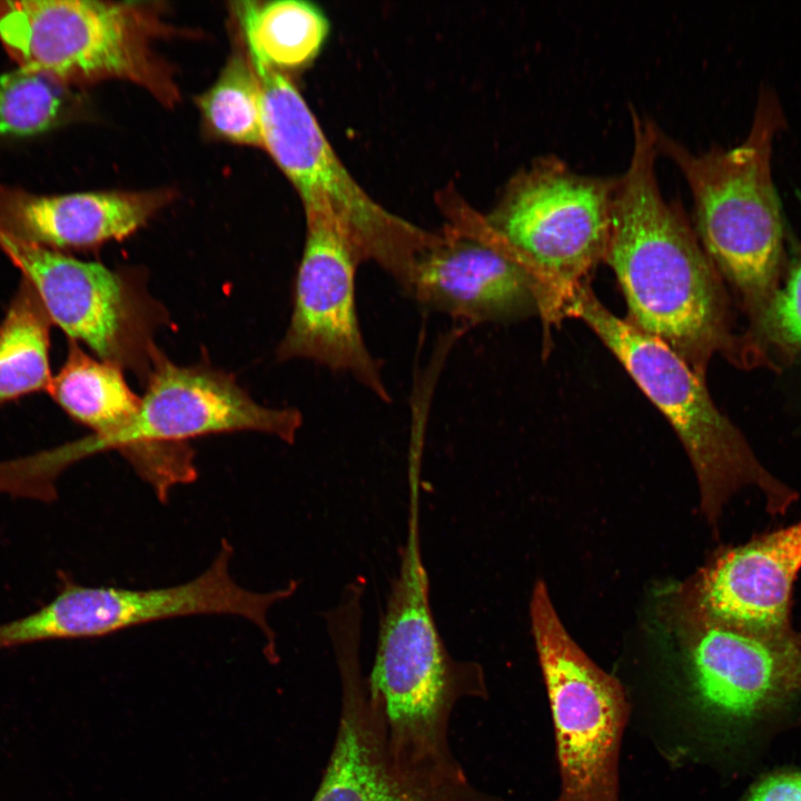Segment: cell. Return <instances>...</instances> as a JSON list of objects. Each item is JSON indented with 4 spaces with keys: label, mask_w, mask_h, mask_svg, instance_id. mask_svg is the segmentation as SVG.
<instances>
[{
    "label": "cell",
    "mask_w": 801,
    "mask_h": 801,
    "mask_svg": "<svg viewBox=\"0 0 801 801\" xmlns=\"http://www.w3.org/2000/svg\"><path fill=\"white\" fill-rule=\"evenodd\" d=\"M633 148L619 177L604 260L620 283L629 323L674 350L704 379L722 354L751 367L743 334L733 333L721 276L655 174L657 126L631 107Z\"/></svg>",
    "instance_id": "1"
},
{
    "label": "cell",
    "mask_w": 801,
    "mask_h": 801,
    "mask_svg": "<svg viewBox=\"0 0 801 801\" xmlns=\"http://www.w3.org/2000/svg\"><path fill=\"white\" fill-rule=\"evenodd\" d=\"M417 513L392 582L367 696L389 765L408 789L432 801H484L451 754L447 724L455 702L486 694L481 666L447 652L433 617Z\"/></svg>",
    "instance_id": "2"
},
{
    "label": "cell",
    "mask_w": 801,
    "mask_h": 801,
    "mask_svg": "<svg viewBox=\"0 0 801 801\" xmlns=\"http://www.w3.org/2000/svg\"><path fill=\"white\" fill-rule=\"evenodd\" d=\"M788 119L778 92L762 85L745 137L735 146L692 152L656 130L692 194L698 238L749 317L748 336L765 318L787 265L785 221L773 178L774 145Z\"/></svg>",
    "instance_id": "3"
},
{
    "label": "cell",
    "mask_w": 801,
    "mask_h": 801,
    "mask_svg": "<svg viewBox=\"0 0 801 801\" xmlns=\"http://www.w3.org/2000/svg\"><path fill=\"white\" fill-rule=\"evenodd\" d=\"M563 316L584 322L665 415L692 464L709 524L716 526L730 500L745 488L759 491L773 516L798 501V492L761 463L719 411L704 379L668 345L613 315L585 283L566 300Z\"/></svg>",
    "instance_id": "4"
},
{
    "label": "cell",
    "mask_w": 801,
    "mask_h": 801,
    "mask_svg": "<svg viewBox=\"0 0 801 801\" xmlns=\"http://www.w3.org/2000/svg\"><path fill=\"white\" fill-rule=\"evenodd\" d=\"M261 88L264 148L299 194L305 214L335 224L357 260L374 261L408 295L418 260L443 238L373 200L342 164L297 88L254 60Z\"/></svg>",
    "instance_id": "5"
},
{
    "label": "cell",
    "mask_w": 801,
    "mask_h": 801,
    "mask_svg": "<svg viewBox=\"0 0 801 801\" xmlns=\"http://www.w3.org/2000/svg\"><path fill=\"white\" fill-rule=\"evenodd\" d=\"M617 180L543 156L512 178L484 218L535 278L538 312L548 322L563 318L566 300L605 257Z\"/></svg>",
    "instance_id": "6"
},
{
    "label": "cell",
    "mask_w": 801,
    "mask_h": 801,
    "mask_svg": "<svg viewBox=\"0 0 801 801\" xmlns=\"http://www.w3.org/2000/svg\"><path fill=\"white\" fill-rule=\"evenodd\" d=\"M161 30L155 10L144 3L0 1V41L20 68L66 85L127 80L172 105L177 86L152 49Z\"/></svg>",
    "instance_id": "7"
},
{
    "label": "cell",
    "mask_w": 801,
    "mask_h": 801,
    "mask_svg": "<svg viewBox=\"0 0 801 801\" xmlns=\"http://www.w3.org/2000/svg\"><path fill=\"white\" fill-rule=\"evenodd\" d=\"M145 383L136 417L98 454L119 452L161 502L174 487L197 479L189 439L254 431L293 443L303 424L296 408L255 402L231 374L204 364L177 365L161 352Z\"/></svg>",
    "instance_id": "8"
},
{
    "label": "cell",
    "mask_w": 801,
    "mask_h": 801,
    "mask_svg": "<svg viewBox=\"0 0 801 801\" xmlns=\"http://www.w3.org/2000/svg\"><path fill=\"white\" fill-rule=\"evenodd\" d=\"M530 616L555 730L561 789L553 801H620L624 689L568 634L544 581L534 585Z\"/></svg>",
    "instance_id": "9"
},
{
    "label": "cell",
    "mask_w": 801,
    "mask_h": 801,
    "mask_svg": "<svg viewBox=\"0 0 801 801\" xmlns=\"http://www.w3.org/2000/svg\"><path fill=\"white\" fill-rule=\"evenodd\" d=\"M689 680L703 716L736 734L801 694V634L750 633L680 616Z\"/></svg>",
    "instance_id": "10"
},
{
    "label": "cell",
    "mask_w": 801,
    "mask_h": 801,
    "mask_svg": "<svg viewBox=\"0 0 801 801\" xmlns=\"http://www.w3.org/2000/svg\"><path fill=\"white\" fill-rule=\"evenodd\" d=\"M306 226L291 317L276 356L308 359L347 373L380 400L390 402L380 364L359 326L355 290L359 261L328 218L307 214Z\"/></svg>",
    "instance_id": "11"
},
{
    "label": "cell",
    "mask_w": 801,
    "mask_h": 801,
    "mask_svg": "<svg viewBox=\"0 0 801 801\" xmlns=\"http://www.w3.org/2000/svg\"><path fill=\"white\" fill-rule=\"evenodd\" d=\"M801 571V520L720 548L681 593L680 615L777 637L792 622Z\"/></svg>",
    "instance_id": "12"
},
{
    "label": "cell",
    "mask_w": 801,
    "mask_h": 801,
    "mask_svg": "<svg viewBox=\"0 0 801 801\" xmlns=\"http://www.w3.org/2000/svg\"><path fill=\"white\" fill-rule=\"evenodd\" d=\"M409 296L453 318L482 324L538 310V285L484 218L446 227L417 263Z\"/></svg>",
    "instance_id": "13"
},
{
    "label": "cell",
    "mask_w": 801,
    "mask_h": 801,
    "mask_svg": "<svg viewBox=\"0 0 801 801\" xmlns=\"http://www.w3.org/2000/svg\"><path fill=\"white\" fill-rule=\"evenodd\" d=\"M168 190L37 195L0 186V227L51 249H88L120 240L171 198Z\"/></svg>",
    "instance_id": "14"
},
{
    "label": "cell",
    "mask_w": 801,
    "mask_h": 801,
    "mask_svg": "<svg viewBox=\"0 0 801 801\" xmlns=\"http://www.w3.org/2000/svg\"><path fill=\"white\" fill-rule=\"evenodd\" d=\"M75 421L92 433L36 455L39 472L49 479L71 464L98 454L108 439L125 431L136 417L139 397L126 382L122 369L97 359L70 340L66 360L52 376L47 392Z\"/></svg>",
    "instance_id": "15"
},
{
    "label": "cell",
    "mask_w": 801,
    "mask_h": 801,
    "mask_svg": "<svg viewBox=\"0 0 801 801\" xmlns=\"http://www.w3.org/2000/svg\"><path fill=\"white\" fill-rule=\"evenodd\" d=\"M343 710L335 746L313 801H432L408 789L393 772L382 732L362 684L355 652L337 656Z\"/></svg>",
    "instance_id": "16"
},
{
    "label": "cell",
    "mask_w": 801,
    "mask_h": 801,
    "mask_svg": "<svg viewBox=\"0 0 801 801\" xmlns=\"http://www.w3.org/2000/svg\"><path fill=\"white\" fill-rule=\"evenodd\" d=\"M234 9L250 57L278 70L312 61L328 33L326 17L309 2L240 1Z\"/></svg>",
    "instance_id": "17"
},
{
    "label": "cell",
    "mask_w": 801,
    "mask_h": 801,
    "mask_svg": "<svg viewBox=\"0 0 801 801\" xmlns=\"http://www.w3.org/2000/svg\"><path fill=\"white\" fill-rule=\"evenodd\" d=\"M51 320L32 285L21 278L0 324V407L48 392Z\"/></svg>",
    "instance_id": "18"
},
{
    "label": "cell",
    "mask_w": 801,
    "mask_h": 801,
    "mask_svg": "<svg viewBox=\"0 0 801 801\" xmlns=\"http://www.w3.org/2000/svg\"><path fill=\"white\" fill-rule=\"evenodd\" d=\"M208 128L238 145L263 147L261 88L250 55L234 52L214 85L197 98Z\"/></svg>",
    "instance_id": "19"
},
{
    "label": "cell",
    "mask_w": 801,
    "mask_h": 801,
    "mask_svg": "<svg viewBox=\"0 0 801 801\" xmlns=\"http://www.w3.org/2000/svg\"><path fill=\"white\" fill-rule=\"evenodd\" d=\"M68 85L31 69L0 76V137H28L62 125L72 113Z\"/></svg>",
    "instance_id": "20"
},
{
    "label": "cell",
    "mask_w": 801,
    "mask_h": 801,
    "mask_svg": "<svg viewBox=\"0 0 801 801\" xmlns=\"http://www.w3.org/2000/svg\"><path fill=\"white\" fill-rule=\"evenodd\" d=\"M790 265L784 286L758 330L748 338L762 364L774 350L801 352V257Z\"/></svg>",
    "instance_id": "21"
},
{
    "label": "cell",
    "mask_w": 801,
    "mask_h": 801,
    "mask_svg": "<svg viewBox=\"0 0 801 801\" xmlns=\"http://www.w3.org/2000/svg\"><path fill=\"white\" fill-rule=\"evenodd\" d=\"M746 801H801V771L765 775L751 789Z\"/></svg>",
    "instance_id": "22"
}]
</instances>
